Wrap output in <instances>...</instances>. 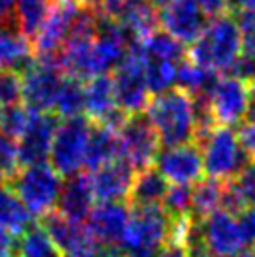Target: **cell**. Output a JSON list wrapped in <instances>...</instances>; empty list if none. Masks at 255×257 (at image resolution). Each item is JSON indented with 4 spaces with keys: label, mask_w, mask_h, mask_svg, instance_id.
<instances>
[{
    "label": "cell",
    "mask_w": 255,
    "mask_h": 257,
    "mask_svg": "<svg viewBox=\"0 0 255 257\" xmlns=\"http://www.w3.org/2000/svg\"><path fill=\"white\" fill-rule=\"evenodd\" d=\"M145 116L163 147L193 143L199 136V103L180 88L152 96Z\"/></svg>",
    "instance_id": "6da1fadb"
},
{
    "label": "cell",
    "mask_w": 255,
    "mask_h": 257,
    "mask_svg": "<svg viewBox=\"0 0 255 257\" xmlns=\"http://www.w3.org/2000/svg\"><path fill=\"white\" fill-rule=\"evenodd\" d=\"M242 57V40L233 15L206 21L201 36L191 43L190 60L214 75L233 73Z\"/></svg>",
    "instance_id": "7a4b0ae2"
},
{
    "label": "cell",
    "mask_w": 255,
    "mask_h": 257,
    "mask_svg": "<svg viewBox=\"0 0 255 257\" xmlns=\"http://www.w3.org/2000/svg\"><path fill=\"white\" fill-rule=\"evenodd\" d=\"M199 111L214 126L233 128L248 118L255 109L253 85L246 79L227 73L212 81L210 88L197 98Z\"/></svg>",
    "instance_id": "3957f363"
},
{
    "label": "cell",
    "mask_w": 255,
    "mask_h": 257,
    "mask_svg": "<svg viewBox=\"0 0 255 257\" xmlns=\"http://www.w3.org/2000/svg\"><path fill=\"white\" fill-rule=\"evenodd\" d=\"M203 171L208 179L231 182L251 162L233 128L210 126L199 134Z\"/></svg>",
    "instance_id": "277c9868"
},
{
    "label": "cell",
    "mask_w": 255,
    "mask_h": 257,
    "mask_svg": "<svg viewBox=\"0 0 255 257\" xmlns=\"http://www.w3.org/2000/svg\"><path fill=\"white\" fill-rule=\"evenodd\" d=\"M171 221L162 207H134L118 246L120 253L124 257H158L169 242Z\"/></svg>",
    "instance_id": "5b68a950"
},
{
    "label": "cell",
    "mask_w": 255,
    "mask_h": 257,
    "mask_svg": "<svg viewBox=\"0 0 255 257\" xmlns=\"http://www.w3.org/2000/svg\"><path fill=\"white\" fill-rule=\"evenodd\" d=\"M64 180L49 162L38 165L19 167L10 179L15 195L27 207L30 216L45 218L57 208Z\"/></svg>",
    "instance_id": "8992f818"
},
{
    "label": "cell",
    "mask_w": 255,
    "mask_h": 257,
    "mask_svg": "<svg viewBox=\"0 0 255 257\" xmlns=\"http://www.w3.org/2000/svg\"><path fill=\"white\" fill-rule=\"evenodd\" d=\"M85 10L86 6L81 0H53L49 14L32 40L36 60L55 62Z\"/></svg>",
    "instance_id": "52a82bcc"
},
{
    "label": "cell",
    "mask_w": 255,
    "mask_h": 257,
    "mask_svg": "<svg viewBox=\"0 0 255 257\" xmlns=\"http://www.w3.org/2000/svg\"><path fill=\"white\" fill-rule=\"evenodd\" d=\"M92 132V122L85 116L60 120L51 147V165L60 177H75L85 169L86 147Z\"/></svg>",
    "instance_id": "ba28073f"
},
{
    "label": "cell",
    "mask_w": 255,
    "mask_h": 257,
    "mask_svg": "<svg viewBox=\"0 0 255 257\" xmlns=\"http://www.w3.org/2000/svg\"><path fill=\"white\" fill-rule=\"evenodd\" d=\"M116 134L120 160L130 165L134 173L145 171L154 165V160L160 152V141L145 114L124 116L116 126Z\"/></svg>",
    "instance_id": "9c48e42d"
},
{
    "label": "cell",
    "mask_w": 255,
    "mask_h": 257,
    "mask_svg": "<svg viewBox=\"0 0 255 257\" xmlns=\"http://www.w3.org/2000/svg\"><path fill=\"white\" fill-rule=\"evenodd\" d=\"M66 75L49 60H34L21 72V103L34 113H53Z\"/></svg>",
    "instance_id": "30bf717a"
},
{
    "label": "cell",
    "mask_w": 255,
    "mask_h": 257,
    "mask_svg": "<svg viewBox=\"0 0 255 257\" xmlns=\"http://www.w3.org/2000/svg\"><path fill=\"white\" fill-rule=\"evenodd\" d=\"M113 86L116 103L122 114H141L150 101V90L145 77V62L134 45L113 72Z\"/></svg>",
    "instance_id": "8fae6325"
},
{
    "label": "cell",
    "mask_w": 255,
    "mask_h": 257,
    "mask_svg": "<svg viewBox=\"0 0 255 257\" xmlns=\"http://www.w3.org/2000/svg\"><path fill=\"white\" fill-rule=\"evenodd\" d=\"M154 169L169 186H195L205 175L199 145L188 143L178 147H165L158 152Z\"/></svg>",
    "instance_id": "7c38bea8"
},
{
    "label": "cell",
    "mask_w": 255,
    "mask_h": 257,
    "mask_svg": "<svg viewBox=\"0 0 255 257\" xmlns=\"http://www.w3.org/2000/svg\"><path fill=\"white\" fill-rule=\"evenodd\" d=\"M99 12L109 15L134 45L158 30V12L150 0H114Z\"/></svg>",
    "instance_id": "4fadbf2b"
},
{
    "label": "cell",
    "mask_w": 255,
    "mask_h": 257,
    "mask_svg": "<svg viewBox=\"0 0 255 257\" xmlns=\"http://www.w3.org/2000/svg\"><path fill=\"white\" fill-rule=\"evenodd\" d=\"M42 225L47 229L62 257H94L101 248V244L96 242L85 221L70 220L58 212H53L43 218Z\"/></svg>",
    "instance_id": "5bb4252c"
},
{
    "label": "cell",
    "mask_w": 255,
    "mask_h": 257,
    "mask_svg": "<svg viewBox=\"0 0 255 257\" xmlns=\"http://www.w3.org/2000/svg\"><path fill=\"white\" fill-rule=\"evenodd\" d=\"M158 25L178 43L191 45L206 27V17L195 0H173L160 8Z\"/></svg>",
    "instance_id": "9a60e30c"
},
{
    "label": "cell",
    "mask_w": 255,
    "mask_h": 257,
    "mask_svg": "<svg viewBox=\"0 0 255 257\" xmlns=\"http://www.w3.org/2000/svg\"><path fill=\"white\" fill-rule=\"evenodd\" d=\"M60 118L53 113H36L27 132L17 139V152L21 167L45 164L51 156L53 139Z\"/></svg>",
    "instance_id": "2e32d148"
},
{
    "label": "cell",
    "mask_w": 255,
    "mask_h": 257,
    "mask_svg": "<svg viewBox=\"0 0 255 257\" xmlns=\"http://www.w3.org/2000/svg\"><path fill=\"white\" fill-rule=\"evenodd\" d=\"M83 116L92 124H109V126H118L126 116L118 109L111 75H96L85 83Z\"/></svg>",
    "instance_id": "e0dca14e"
},
{
    "label": "cell",
    "mask_w": 255,
    "mask_h": 257,
    "mask_svg": "<svg viewBox=\"0 0 255 257\" xmlns=\"http://www.w3.org/2000/svg\"><path fill=\"white\" fill-rule=\"evenodd\" d=\"M130 208L126 203H98L86 216V227L96 242L107 248H118L130 221Z\"/></svg>",
    "instance_id": "ac0fdd59"
},
{
    "label": "cell",
    "mask_w": 255,
    "mask_h": 257,
    "mask_svg": "<svg viewBox=\"0 0 255 257\" xmlns=\"http://www.w3.org/2000/svg\"><path fill=\"white\" fill-rule=\"evenodd\" d=\"M86 177L98 203H124L130 199L135 173L122 160H114L96 171L86 173Z\"/></svg>",
    "instance_id": "d6986e66"
},
{
    "label": "cell",
    "mask_w": 255,
    "mask_h": 257,
    "mask_svg": "<svg viewBox=\"0 0 255 257\" xmlns=\"http://www.w3.org/2000/svg\"><path fill=\"white\" fill-rule=\"evenodd\" d=\"M94 193L86 175H75L64 180L57 208L58 214L75 221H85L94 207Z\"/></svg>",
    "instance_id": "ffe728a7"
},
{
    "label": "cell",
    "mask_w": 255,
    "mask_h": 257,
    "mask_svg": "<svg viewBox=\"0 0 255 257\" xmlns=\"http://www.w3.org/2000/svg\"><path fill=\"white\" fill-rule=\"evenodd\" d=\"M120 160V147H118V134L116 126L109 124H92L88 147H86L85 169L86 173L96 171L103 165Z\"/></svg>",
    "instance_id": "44dd1931"
},
{
    "label": "cell",
    "mask_w": 255,
    "mask_h": 257,
    "mask_svg": "<svg viewBox=\"0 0 255 257\" xmlns=\"http://www.w3.org/2000/svg\"><path fill=\"white\" fill-rule=\"evenodd\" d=\"M34 51L29 38H25L15 27L0 29V70L21 73L34 62Z\"/></svg>",
    "instance_id": "7402d4cb"
},
{
    "label": "cell",
    "mask_w": 255,
    "mask_h": 257,
    "mask_svg": "<svg viewBox=\"0 0 255 257\" xmlns=\"http://www.w3.org/2000/svg\"><path fill=\"white\" fill-rule=\"evenodd\" d=\"M167 190L169 184L165 182V179L154 167H149L145 171L135 173L130 201L134 207H162Z\"/></svg>",
    "instance_id": "603a6c76"
},
{
    "label": "cell",
    "mask_w": 255,
    "mask_h": 257,
    "mask_svg": "<svg viewBox=\"0 0 255 257\" xmlns=\"http://www.w3.org/2000/svg\"><path fill=\"white\" fill-rule=\"evenodd\" d=\"M32 216L10 184H0V231L19 236L32 223Z\"/></svg>",
    "instance_id": "cb8c5ba5"
},
{
    "label": "cell",
    "mask_w": 255,
    "mask_h": 257,
    "mask_svg": "<svg viewBox=\"0 0 255 257\" xmlns=\"http://www.w3.org/2000/svg\"><path fill=\"white\" fill-rule=\"evenodd\" d=\"M223 195L225 182L214 179H201L191 186V218L203 220L216 210H223Z\"/></svg>",
    "instance_id": "d4e9b609"
},
{
    "label": "cell",
    "mask_w": 255,
    "mask_h": 257,
    "mask_svg": "<svg viewBox=\"0 0 255 257\" xmlns=\"http://www.w3.org/2000/svg\"><path fill=\"white\" fill-rule=\"evenodd\" d=\"M135 49L139 51L145 60H163V62H175L182 64L186 57V49L182 43H178L175 38H171L165 32H152L147 40L135 43Z\"/></svg>",
    "instance_id": "484cf974"
},
{
    "label": "cell",
    "mask_w": 255,
    "mask_h": 257,
    "mask_svg": "<svg viewBox=\"0 0 255 257\" xmlns=\"http://www.w3.org/2000/svg\"><path fill=\"white\" fill-rule=\"evenodd\" d=\"M15 257H62L43 225L32 223L15 238Z\"/></svg>",
    "instance_id": "4316f807"
},
{
    "label": "cell",
    "mask_w": 255,
    "mask_h": 257,
    "mask_svg": "<svg viewBox=\"0 0 255 257\" xmlns=\"http://www.w3.org/2000/svg\"><path fill=\"white\" fill-rule=\"evenodd\" d=\"M53 0H19L15 6L14 25L25 38L34 40L38 30L49 14Z\"/></svg>",
    "instance_id": "83f0119b"
},
{
    "label": "cell",
    "mask_w": 255,
    "mask_h": 257,
    "mask_svg": "<svg viewBox=\"0 0 255 257\" xmlns=\"http://www.w3.org/2000/svg\"><path fill=\"white\" fill-rule=\"evenodd\" d=\"M83 111H85V85L83 81L66 75L55 101L53 114L60 116V120H68L83 116Z\"/></svg>",
    "instance_id": "f1b7e54d"
},
{
    "label": "cell",
    "mask_w": 255,
    "mask_h": 257,
    "mask_svg": "<svg viewBox=\"0 0 255 257\" xmlns=\"http://www.w3.org/2000/svg\"><path fill=\"white\" fill-rule=\"evenodd\" d=\"M218 77L210 73L208 70L197 66L191 60H184L182 64L178 66V73H177V86L175 88H180L184 90L186 94H190L191 98H201L203 94L210 88L212 81Z\"/></svg>",
    "instance_id": "f546056e"
},
{
    "label": "cell",
    "mask_w": 255,
    "mask_h": 257,
    "mask_svg": "<svg viewBox=\"0 0 255 257\" xmlns=\"http://www.w3.org/2000/svg\"><path fill=\"white\" fill-rule=\"evenodd\" d=\"M143 62H145L147 85H149V90L152 96L167 92V90L177 86V73L180 64L163 62V60H145V58H143Z\"/></svg>",
    "instance_id": "4dcf8cb0"
},
{
    "label": "cell",
    "mask_w": 255,
    "mask_h": 257,
    "mask_svg": "<svg viewBox=\"0 0 255 257\" xmlns=\"http://www.w3.org/2000/svg\"><path fill=\"white\" fill-rule=\"evenodd\" d=\"M34 111L25 107L23 103L12 105V107L2 109V120H0V134L17 141L19 137L27 132L30 122L34 118Z\"/></svg>",
    "instance_id": "1f68e13d"
},
{
    "label": "cell",
    "mask_w": 255,
    "mask_h": 257,
    "mask_svg": "<svg viewBox=\"0 0 255 257\" xmlns=\"http://www.w3.org/2000/svg\"><path fill=\"white\" fill-rule=\"evenodd\" d=\"M162 208L171 220L191 216V188L190 186H169L162 201Z\"/></svg>",
    "instance_id": "d6a6232c"
},
{
    "label": "cell",
    "mask_w": 255,
    "mask_h": 257,
    "mask_svg": "<svg viewBox=\"0 0 255 257\" xmlns=\"http://www.w3.org/2000/svg\"><path fill=\"white\" fill-rule=\"evenodd\" d=\"M21 103V73L0 70V107L6 109Z\"/></svg>",
    "instance_id": "836d02e7"
},
{
    "label": "cell",
    "mask_w": 255,
    "mask_h": 257,
    "mask_svg": "<svg viewBox=\"0 0 255 257\" xmlns=\"http://www.w3.org/2000/svg\"><path fill=\"white\" fill-rule=\"evenodd\" d=\"M19 167H21V164H19L17 141L0 134V179L10 180Z\"/></svg>",
    "instance_id": "e575fe53"
},
{
    "label": "cell",
    "mask_w": 255,
    "mask_h": 257,
    "mask_svg": "<svg viewBox=\"0 0 255 257\" xmlns=\"http://www.w3.org/2000/svg\"><path fill=\"white\" fill-rule=\"evenodd\" d=\"M238 32L242 40V55L255 58V12H244L240 10L234 17Z\"/></svg>",
    "instance_id": "d590c367"
},
{
    "label": "cell",
    "mask_w": 255,
    "mask_h": 257,
    "mask_svg": "<svg viewBox=\"0 0 255 257\" xmlns=\"http://www.w3.org/2000/svg\"><path fill=\"white\" fill-rule=\"evenodd\" d=\"M231 182L240 195L244 207L255 208V162H249L240 171V175Z\"/></svg>",
    "instance_id": "8d00e7d4"
},
{
    "label": "cell",
    "mask_w": 255,
    "mask_h": 257,
    "mask_svg": "<svg viewBox=\"0 0 255 257\" xmlns=\"http://www.w3.org/2000/svg\"><path fill=\"white\" fill-rule=\"evenodd\" d=\"M236 221L246 246H255V208L246 207L244 210H240L236 214Z\"/></svg>",
    "instance_id": "74e56055"
},
{
    "label": "cell",
    "mask_w": 255,
    "mask_h": 257,
    "mask_svg": "<svg viewBox=\"0 0 255 257\" xmlns=\"http://www.w3.org/2000/svg\"><path fill=\"white\" fill-rule=\"evenodd\" d=\"M238 137H240V143L246 150L248 158L251 162H255V111L240 124Z\"/></svg>",
    "instance_id": "f35d334b"
},
{
    "label": "cell",
    "mask_w": 255,
    "mask_h": 257,
    "mask_svg": "<svg viewBox=\"0 0 255 257\" xmlns=\"http://www.w3.org/2000/svg\"><path fill=\"white\" fill-rule=\"evenodd\" d=\"M197 6L201 8V12L205 14V17L214 19V17H221L229 12V8L233 4V0H195Z\"/></svg>",
    "instance_id": "ab89813d"
},
{
    "label": "cell",
    "mask_w": 255,
    "mask_h": 257,
    "mask_svg": "<svg viewBox=\"0 0 255 257\" xmlns=\"http://www.w3.org/2000/svg\"><path fill=\"white\" fill-rule=\"evenodd\" d=\"M158 257H190L188 246L178 240H169L158 253Z\"/></svg>",
    "instance_id": "60d3db41"
},
{
    "label": "cell",
    "mask_w": 255,
    "mask_h": 257,
    "mask_svg": "<svg viewBox=\"0 0 255 257\" xmlns=\"http://www.w3.org/2000/svg\"><path fill=\"white\" fill-rule=\"evenodd\" d=\"M19 0H0V29L10 27L14 23L15 6Z\"/></svg>",
    "instance_id": "b9f144b4"
},
{
    "label": "cell",
    "mask_w": 255,
    "mask_h": 257,
    "mask_svg": "<svg viewBox=\"0 0 255 257\" xmlns=\"http://www.w3.org/2000/svg\"><path fill=\"white\" fill-rule=\"evenodd\" d=\"M0 257H15V236L0 231Z\"/></svg>",
    "instance_id": "7bdbcfd3"
},
{
    "label": "cell",
    "mask_w": 255,
    "mask_h": 257,
    "mask_svg": "<svg viewBox=\"0 0 255 257\" xmlns=\"http://www.w3.org/2000/svg\"><path fill=\"white\" fill-rule=\"evenodd\" d=\"M81 2H83L86 8H92V10L99 12V10H103V8L109 6V4L114 2V0H81Z\"/></svg>",
    "instance_id": "ee69618b"
},
{
    "label": "cell",
    "mask_w": 255,
    "mask_h": 257,
    "mask_svg": "<svg viewBox=\"0 0 255 257\" xmlns=\"http://www.w3.org/2000/svg\"><path fill=\"white\" fill-rule=\"evenodd\" d=\"M233 2L244 12H255V0H233Z\"/></svg>",
    "instance_id": "f6af8a7d"
},
{
    "label": "cell",
    "mask_w": 255,
    "mask_h": 257,
    "mask_svg": "<svg viewBox=\"0 0 255 257\" xmlns=\"http://www.w3.org/2000/svg\"><path fill=\"white\" fill-rule=\"evenodd\" d=\"M150 2H152L156 8H163V6H167L169 2H173V0H150Z\"/></svg>",
    "instance_id": "bcb514c9"
},
{
    "label": "cell",
    "mask_w": 255,
    "mask_h": 257,
    "mask_svg": "<svg viewBox=\"0 0 255 257\" xmlns=\"http://www.w3.org/2000/svg\"><path fill=\"white\" fill-rule=\"evenodd\" d=\"M231 257H251V253H246V251H240V253H236V255H231Z\"/></svg>",
    "instance_id": "7dc6e473"
},
{
    "label": "cell",
    "mask_w": 255,
    "mask_h": 257,
    "mask_svg": "<svg viewBox=\"0 0 255 257\" xmlns=\"http://www.w3.org/2000/svg\"><path fill=\"white\" fill-rule=\"evenodd\" d=\"M251 257H255V246H253V251H251Z\"/></svg>",
    "instance_id": "c3c4849f"
},
{
    "label": "cell",
    "mask_w": 255,
    "mask_h": 257,
    "mask_svg": "<svg viewBox=\"0 0 255 257\" xmlns=\"http://www.w3.org/2000/svg\"><path fill=\"white\" fill-rule=\"evenodd\" d=\"M0 120H2V107H0Z\"/></svg>",
    "instance_id": "681fc988"
},
{
    "label": "cell",
    "mask_w": 255,
    "mask_h": 257,
    "mask_svg": "<svg viewBox=\"0 0 255 257\" xmlns=\"http://www.w3.org/2000/svg\"><path fill=\"white\" fill-rule=\"evenodd\" d=\"M251 85H253V90H255V81H253V83H251Z\"/></svg>",
    "instance_id": "f907efd6"
},
{
    "label": "cell",
    "mask_w": 255,
    "mask_h": 257,
    "mask_svg": "<svg viewBox=\"0 0 255 257\" xmlns=\"http://www.w3.org/2000/svg\"><path fill=\"white\" fill-rule=\"evenodd\" d=\"M0 180H2V179H0Z\"/></svg>",
    "instance_id": "816d5d0a"
}]
</instances>
